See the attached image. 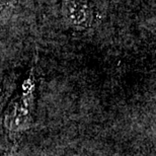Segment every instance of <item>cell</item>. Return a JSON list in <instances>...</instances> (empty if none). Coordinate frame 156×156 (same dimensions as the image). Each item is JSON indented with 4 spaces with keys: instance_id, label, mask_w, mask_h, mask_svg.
<instances>
[{
    "instance_id": "6da1fadb",
    "label": "cell",
    "mask_w": 156,
    "mask_h": 156,
    "mask_svg": "<svg viewBox=\"0 0 156 156\" xmlns=\"http://www.w3.org/2000/svg\"><path fill=\"white\" fill-rule=\"evenodd\" d=\"M34 90L35 82L33 76H30L23 84L20 96L9 105L5 113L4 126L9 133L17 134L30 127L34 108Z\"/></svg>"
},
{
    "instance_id": "7a4b0ae2",
    "label": "cell",
    "mask_w": 156,
    "mask_h": 156,
    "mask_svg": "<svg viewBox=\"0 0 156 156\" xmlns=\"http://www.w3.org/2000/svg\"><path fill=\"white\" fill-rule=\"evenodd\" d=\"M61 11L64 20L73 30H88L93 23L94 14L88 0H63Z\"/></svg>"
},
{
    "instance_id": "3957f363",
    "label": "cell",
    "mask_w": 156,
    "mask_h": 156,
    "mask_svg": "<svg viewBox=\"0 0 156 156\" xmlns=\"http://www.w3.org/2000/svg\"><path fill=\"white\" fill-rule=\"evenodd\" d=\"M1 94H2V89H1V87H0V98H1Z\"/></svg>"
}]
</instances>
